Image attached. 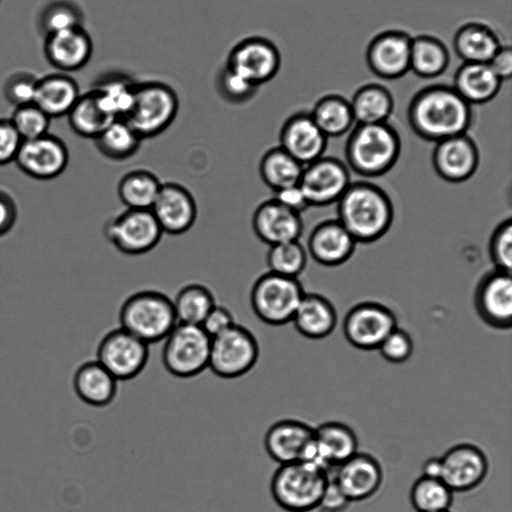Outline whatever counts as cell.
Here are the masks:
<instances>
[{
	"label": "cell",
	"mask_w": 512,
	"mask_h": 512,
	"mask_svg": "<svg viewBox=\"0 0 512 512\" xmlns=\"http://www.w3.org/2000/svg\"><path fill=\"white\" fill-rule=\"evenodd\" d=\"M150 210L163 233L170 235H181L190 230L198 213L191 192L176 182L162 183Z\"/></svg>",
	"instance_id": "obj_19"
},
{
	"label": "cell",
	"mask_w": 512,
	"mask_h": 512,
	"mask_svg": "<svg viewBox=\"0 0 512 512\" xmlns=\"http://www.w3.org/2000/svg\"><path fill=\"white\" fill-rule=\"evenodd\" d=\"M440 512H450V511H449V510H447V511H440Z\"/></svg>",
	"instance_id": "obj_57"
},
{
	"label": "cell",
	"mask_w": 512,
	"mask_h": 512,
	"mask_svg": "<svg viewBox=\"0 0 512 512\" xmlns=\"http://www.w3.org/2000/svg\"><path fill=\"white\" fill-rule=\"evenodd\" d=\"M329 472L308 461L279 465L271 477V496L287 512H310L318 508Z\"/></svg>",
	"instance_id": "obj_4"
},
{
	"label": "cell",
	"mask_w": 512,
	"mask_h": 512,
	"mask_svg": "<svg viewBox=\"0 0 512 512\" xmlns=\"http://www.w3.org/2000/svg\"><path fill=\"white\" fill-rule=\"evenodd\" d=\"M356 243L337 219L328 220L312 230L308 239V250L318 263L324 266H337L350 258Z\"/></svg>",
	"instance_id": "obj_26"
},
{
	"label": "cell",
	"mask_w": 512,
	"mask_h": 512,
	"mask_svg": "<svg viewBox=\"0 0 512 512\" xmlns=\"http://www.w3.org/2000/svg\"><path fill=\"white\" fill-rule=\"evenodd\" d=\"M310 115L327 138L342 136L355 122L350 103L335 95L320 99Z\"/></svg>",
	"instance_id": "obj_38"
},
{
	"label": "cell",
	"mask_w": 512,
	"mask_h": 512,
	"mask_svg": "<svg viewBox=\"0 0 512 512\" xmlns=\"http://www.w3.org/2000/svg\"><path fill=\"white\" fill-rule=\"evenodd\" d=\"M103 233L118 251L132 256L154 249L163 235L151 210L129 208L110 217Z\"/></svg>",
	"instance_id": "obj_10"
},
{
	"label": "cell",
	"mask_w": 512,
	"mask_h": 512,
	"mask_svg": "<svg viewBox=\"0 0 512 512\" xmlns=\"http://www.w3.org/2000/svg\"><path fill=\"white\" fill-rule=\"evenodd\" d=\"M410 501L417 512L447 511L453 501V492L441 479L422 475L411 487Z\"/></svg>",
	"instance_id": "obj_42"
},
{
	"label": "cell",
	"mask_w": 512,
	"mask_h": 512,
	"mask_svg": "<svg viewBox=\"0 0 512 512\" xmlns=\"http://www.w3.org/2000/svg\"><path fill=\"white\" fill-rule=\"evenodd\" d=\"M449 55L437 39L421 36L411 41L410 68L419 76L432 78L444 72Z\"/></svg>",
	"instance_id": "obj_41"
},
{
	"label": "cell",
	"mask_w": 512,
	"mask_h": 512,
	"mask_svg": "<svg viewBox=\"0 0 512 512\" xmlns=\"http://www.w3.org/2000/svg\"><path fill=\"white\" fill-rule=\"evenodd\" d=\"M14 162L31 178L51 180L67 168L69 151L61 138L48 132L37 138L22 141Z\"/></svg>",
	"instance_id": "obj_16"
},
{
	"label": "cell",
	"mask_w": 512,
	"mask_h": 512,
	"mask_svg": "<svg viewBox=\"0 0 512 512\" xmlns=\"http://www.w3.org/2000/svg\"><path fill=\"white\" fill-rule=\"evenodd\" d=\"M454 48L466 63H489L501 45L488 27L468 24L456 33Z\"/></svg>",
	"instance_id": "obj_32"
},
{
	"label": "cell",
	"mask_w": 512,
	"mask_h": 512,
	"mask_svg": "<svg viewBox=\"0 0 512 512\" xmlns=\"http://www.w3.org/2000/svg\"><path fill=\"white\" fill-rule=\"evenodd\" d=\"M135 84L125 75L110 74L98 80L90 91L109 116L124 119L133 104Z\"/></svg>",
	"instance_id": "obj_33"
},
{
	"label": "cell",
	"mask_w": 512,
	"mask_h": 512,
	"mask_svg": "<svg viewBox=\"0 0 512 512\" xmlns=\"http://www.w3.org/2000/svg\"><path fill=\"white\" fill-rule=\"evenodd\" d=\"M337 220L356 242L370 243L382 237L393 221V205L377 185L354 182L337 201Z\"/></svg>",
	"instance_id": "obj_2"
},
{
	"label": "cell",
	"mask_w": 512,
	"mask_h": 512,
	"mask_svg": "<svg viewBox=\"0 0 512 512\" xmlns=\"http://www.w3.org/2000/svg\"><path fill=\"white\" fill-rule=\"evenodd\" d=\"M234 324L236 322L231 311L225 306L215 304L200 326L213 338L228 330Z\"/></svg>",
	"instance_id": "obj_51"
},
{
	"label": "cell",
	"mask_w": 512,
	"mask_h": 512,
	"mask_svg": "<svg viewBox=\"0 0 512 512\" xmlns=\"http://www.w3.org/2000/svg\"><path fill=\"white\" fill-rule=\"evenodd\" d=\"M216 84L221 97L232 104H242L249 101L255 96L259 88L226 65L219 72Z\"/></svg>",
	"instance_id": "obj_46"
},
{
	"label": "cell",
	"mask_w": 512,
	"mask_h": 512,
	"mask_svg": "<svg viewBox=\"0 0 512 512\" xmlns=\"http://www.w3.org/2000/svg\"><path fill=\"white\" fill-rule=\"evenodd\" d=\"M411 41L401 32H385L375 38L368 49V63L375 74L397 78L410 69Z\"/></svg>",
	"instance_id": "obj_25"
},
{
	"label": "cell",
	"mask_w": 512,
	"mask_h": 512,
	"mask_svg": "<svg viewBox=\"0 0 512 512\" xmlns=\"http://www.w3.org/2000/svg\"><path fill=\"white\" fill-rule=\"evenodd\" d=\"M440 479L454 492H468L478 487L489 471L485 453L476 445L460 443L441 457Z\"/></svg>",
	"instance_id": "obj_17"
},
{
	"label": "cell",
	"mask_w": 512,
	"mask_h": 512,
	"mask_svg": "<svg viewBox=\"0 0 512 512\" xmlns=\"http://www.w3.org/2000/svg\"><path fill=\"white\" fill-rule=\"evenodd\" d=\"M178 323L201 325L216 304L212 292L202 284H188L172 300Z\"/></svg>",
	"instance_id": "obj_40"
},
{
	"label": "cell",
	"mask_w": 512,
	"mask_h": 512,
	"mask_svg": "<svg viewBox=\"0 0 512 512\" xmlns=\"http://www.w3.org/2000/svg\"><path fill=\"white\" fill-rule=\"evenodd\" d=\"M9 119L23 141L48 133L51 120L35 103L15 107Z\"/></svg>",
	"instance_id": "obj_45"
},
{
	"label": "cell",
	"mask_w": 512,
	"mask_h": 512,
	"mask_svg": "<svg viewBox=\"0 0 512 512\" xmlns=\"http://www.w3.org/2000/svg\"><path fill=\"white\" fill-rule=\"evenodd\" d=\"M304 294L298 278L268 272L254 282L250 305L259 320L281 326L292 321Z\"/></svg>",
	"instance_id": "obj_7"
},
{
	"label": "cell",
	"mask_w": 512,
	"mask_h": 512,
	"mask_svg": "<svg viewBox=\"0 0 512 512\" xmlns=\"http://www.w3.org/2000/svg\"><path fill=\"white\" fill-rule=\"evenodd\" d=\"M441 462L440 457H431L422 465V475L430 478L440 479Z\"/></svg>",
	"instance_id": "obj_56"
},
{
	"label": "cell",
	"mask_w": 512,
	"mask_h": 512,
	"mask_svg": "<svg viewBox=\"0 0 512 512\" xmlns=\"http://www.w3.org/2000/svg\"><path fill=\"white\" fill-rule=\"evenodd\" d=\"M22 139L9 118H0V166L14 162Z\"/></svg>",
	"instance_id": "obj_50"
},
{
	"label": "cell",
	"mask_w": 512,
	"mask_h": 512,
	"mask_svg": "<svg viewBox=\"0 0 512 512\" xmlns=\"http://www.w3.org/2000/svg\"><path fill=\"white\" fill-rule=\"evenodd\" d=\"M148 359L149 344L121 327L108 332L97 349V361L118 381L137 377Z\"/></svg>",
	"instance_id": "obj_11"
},
{
	"label": "cell",
	"mask_w": 512,
	"mask_h": 512,
	"mask_svg": "<svg viewBox=\"0 0 512 512\" xmlns=\"http://www.w3.org/2000/svg\"><path fill=\"white\" fill-rule=\"evenodd\" d=\"M378 350L386 361L400 364L411 357L413 341L405 330L396 327L382 341Z\"/></svg>",
	"instance_id": "obj_49"
},
{
	"label": "cell",
	"mask_w": 512,
	"mask_h": 512,
	"mask_svg": "<svg viewBox=\"0 0 512 512\" xmlns=\"http://www.w3.org/2000/svg\"><path fill=\"white\" fill-rule=\"evenodd\" d=\"M400 149L397 132L386 122L357 124L346 143V160L357 174L376 177L394 166Z\"/></svg>",
	"instance_id": "obj_3"
},
{
	"label": "cell",
	"mask_w": 512,
	"mask_h": 512,
	"mask_svg": "<svg viewBox=\"0 0 512 512\" xmlns=\"http://www.w3.org/2000/svg\"><path fill=\"white\" fill-rule=\"evenodd\" d=\"M304 337L313 340L329 336L337 323V312L324 296L305 293L291 321Z\"/></svg>",
	"instance_id": "obj_28"
},
{
	"label": "cell",
	"mask_w": 512,
	"mask_h": 512,
	"mask_svg": "<svg viewBox=\"0 0 512 512\" xmlns=\"http://www.w3.org/2000/svg\"><path fill=\"white\" fill-rule=\"evenodd\" d=\"M38 78L26 72L11 74L4 82L3 95L12 106L34 103Z\"/></svg>",
	"instance_id": "obj_47"
},
{
	"label": "cell",
	"mask_w": 512,
	"mask_h": 512,
	"mask_svg": "<svg viewBox=\"0 0 512 512\" xmlns=\"http://www.w3.org/2000/svg\"><path fill=\"white\" fill-rule=\"evenodd\" d=\"M317 464L330 471L358 452L355 432L346 424L327 421L314 428Z\"/></svg>",
	"instance_id": "obj_27"
},
{
	"label": "cell",
	"mask_w": 512,
	"mask_h": 512,
	"mask_svg": "<svg viewBox=\"0 0 512 512\" xmlns=\"http://www.w3.org/2000/svg\"><path fill=\"white\" fill-rule=\"evenodd\" d=\"M397 327L395 314L377 302L354 305L343 320V334L355 348L365 351L378 349L386 336Z\"/></svg>",
	"instance_id": "obj_12"
},
{
	"label": "cell",
	"mask_w": 512,
	"mask_h": 512,
	"mask_svg": "<svg viewBox=\"0 0 512 512\" xmlns=\"http://www.w3.org/2000/svg\"><path fill=\"white\" fill-rule=\"evenodd\" d=\"M255 235L269 246L299 240L303 222L301 215L275 199H269L257 206L252 215Z\"/></svg>",
	"instance_id": "obj_24"
},
{
	"label": "cell",
	"mask_w": 512,
	"mask_h": 512,
	"mask_svg": "<svg viewBox=\"0 0 512 512\" xmlns=\"http://www.w3.org/2000/svg\"><path fill=\"white\" fill-rule=\"evenodd\" d=\"M501 79L488 63H465L456 73L454 89L470 105L496 96Z\"/></svg>",
	"instance_id": "obj_31"
},
{
	"label": "cell",
	"mask_w": 512,
	"mask_h": 512,
	"mask_svg": "<svg viewBox=\"0 0 512 512\" xmlns=\"http://www.w3.org/2000/svg\"><path fill=\"white\" fill-rule=\"evenodd\" d=\"M490 257L495 269L511 272L512 266V222L503 221L493 232L490 240Z\"/></svg>",
	"instance_id": "obj_48"
},
{
	"label": "cell",
	"mask_w": 512,
	"mask_h": 512,
	"mask_svg": "<svg viewBox=\"0 0 512 512\" xmlns=\"http://www.w3.org/2000/svg\"><path fill=\"white\" fill-rule=\"evenodd\" d=\"M327 139L310 113L299 112L284 122L279 146L305 166L323 156Z\"/></svg>",
	"instance_id": "obj_21"
},
{
	"label": "cell",
	"mask_w": 512,
	"mask_h": 512,
	"mask_svg": "<svg viewBox=\"0 0 512 512\" xmlns=\"http://www.w3.org/2000/svg\"><path fill=\"white\" fill-rule=\"evenodd\" d=\"M179 99L169 85L162 82L135 84L132 107L124 118L144 140L164 132L175 120Z\"/></svg>",
	"instance_id": "obj_6"
},
{
	"label": "cell",
	"mask_w": 512,
	"mask_h": 512,
	"mask_svg": "<svg viewBox=\"0 0 512 512\" xmlns=\"http://www.w3.org/2000/svg\"><path fill=\"white\" fill-rule=\"evenodd\" d=\"M71 129L83 138L94 139L114 119L99 105L92 91L81 94L67 114Z\"/></svg>",
	"instance_id": "obj_39"
},
{
	"label": "cell",
	"mask_w": 512,
	"mask_h": 512,
	"mask_svg": "<svg viewBox=\"0 0 512 512\" xmlns=\"http://www.w3.org/2000/svg\"><path fill=\"white\" fill-rule=\"evenodd\" d=\"M330 476L350 502L363 501L373 496L381 487L383 471L372 455L357 452L333 468Z\"/></svg>",
	"instance_id": "obj_20"
},
{
	"label": "cell",
	"mask_w": 512,
	"mask_h": 512,
	"mask_svg": "<svg viewBox=\"0 0 512 512\" xmlns=\"http://www.w3.org/2000/svg\"><path fill=\"white\" fill-rule=\"evenodd\" d=\"M432 162L442 179L459 183L466 181L475 173L479 153L474 141L467 134H461L437 142Z\"/></svg>",
	"instance_id": "obj_22"
},
{
	"label": "cell",
	"mask_w": 512,
	"mask_h": 512,
	"mask_svg": "<svg viewBox=\"0 0 512 512\" xmlns=\"http://www.w3.org/2000/svg\"><path fill=\"white\" fill-rule=\"evenodd\" d=\"M162 363L177 378H192L208 368L211 337L200 325L177 323L163 340Z\"/></svg>",
	"instance_id": "obj_8"
},
{
	"label": "cell",
	"mask_w": 512,
	"mask_h": 512,
	"mask_svg": "<svg viewBox=\"0 0 512 512\" xmlns=\"http://www.w3.org/2000/svg\"><path fill=\"white\" fill-rule=\"evenodd\" d=\"M273 199L283 206L301 214L307 207L308 202L299 184L288 186L274 191Z\"/></svg>",
	"instance_id": "obj_54"
},
{
	"label": "cell",
	"mask_w": 512,
	"mask_h": 512,
	"mask_svg": "<svg viewBox=\"0 0 512 512\" xmlns=\"http://www.w3.org/2000/svg\"><path fill=\"white\" fill-rule=\"evenodd\" d=\"M280 64L276 45L264 37L252 36L232 48L226 66L259 87L274 78Z\"/></svg>",
	"instance_id": "obj_15"
},
{
	"label": "cell",
	"mask_w": 512,
	"mask_h": 512,
	"mask_svg": "<svg viewBox=\"0 0 512 512\" xmlns=\"http://www.w3.org/2000/svg\"><path fill=\"white\" fill-rule=\"evenodd\" d=\"M119 322L147 344L163 341L178 323L172 299L154 290L130 295L120 307Z\"/></svg>",
	"instance_id": "obj_5"
},
{
	"label": "cell",
	"mask_w": 512,
	"mask_h": 512,
	"mask_svg": "<svg viewBox=\"0 0 512 512\" xmlns=\"http://www.w3.org/2000/svg\"><path fill=\"white\" fill-rule=\"evenodd\" d=\"M95 147L104 157L123 161L132 157L143 139L124 119H114L94 139Z\"/></svg>",
	"instance_id": "obj_35"
},
{
	"label": "cell",
	"mask_w": 512,
	"mask_h": 512,
	"mask_svg": "<svg viewBox=\"0 0 512 512\" xmlns=\"http://www.w3.org/2000/svg\"><path fill=\"white\" fill-rule=\"evenodd\" d=\"M259 355L255 335L248 328L234 324L211 338L208 368L220 378L235 379L251 371Z\"/></svg>",
	"instance_id": "obj_9"
},
{
	"label": "cell",
	"mask_w": 512,
	"mask_h": 512,
	"mask_svg": "<svg viewBox=\"0 0 512 512\" xmlns=\"http://www.w3.org/2000/svg\"><path fill=\"white\" fill-rule=\"evenodd\" d=\"M264 448L279 465L297 461L317 464L314 428L299 420L282 419L273 423L265 433Z\"/></svg>",
	"instance_id": "obj_13"
},
{
	"label": "cell",
	"mask_w": 512,
	"mask_h": 512,
	"mask_svg": "<svg viewBox=\"0 0 512 512\" xmlns=\"http://www.w3.org/2000/svg\"><path fill=\"white\" fill-rule=\"evenodd\" d=\"M118 380L97 360L83 364L74 377V388L85 403L103 407L117 394Z\"/></svg>",
	"instance_id": "obj_30"
},
{
	"label": "cell",
	"mask_w": 512,
	"mask_h": 512,
	"mask_svg": "<svg viewBox=\"0 0 512 512\" xmlns=\"http://www.w3.org/2000/svg\"><path fill=\"white\" fill-rule=\"evenodd\" d=\"M488 64L501 80L510 78L512 73L511 49L501 46Z\"/></svg>",
	"instance_id": "obj_55"
},
{
	"label": "cell",
	"mask_w": 512,
	"mask_h": 512,
	"mask_svg": "<svg viewBox=\"0 0 512 512\" xmlns=\"http://www.w3.org/2000/svg\"><path fill=\"white\" fill-rule=\"evenodd\" d=\"M349 103L357 124L385 123L393 108L390 93L379 85L360 88Z\"/></svg>",
	"instance_id": "obj_37"
},
{
	"label": "cell",
	"mask_w": 512,
	"mask_h": 512,
	"mask_svg": "<svg viewBox=\"0 0 512 512\" xmlns=\"http://www.w3.org/2000/svg\"><path fill=\"white\" fill-rule=\"evenodd\" d=\"M18 217V207L13 195L0 187V237L8 234Z\"/></svg>",
	"instance_id": "obj_53"
},
{
	"label": "cell",
	"mask_w": 512,
	"mask_h": 512,
	"mask_svg": "<svg viewBox=\"0 0 512 512\" xmlns=\"http://www.w3.org/2000/svg\"><path fill=\"white\" fill-rule=\"evenodd\" d=\"M478 316L488 326L509 330L512 326V278L511 272L495 269L487 273L474 295Z\"/></svg>",
	"instance_id": "obj_18"
},
{
	"label": "cell",
	"mask_w": 512,
	"mask_h": 512,
	"mask_svg": "<svg viewBox=\"0 0 512 512\" xmlns=\"http://www.w3.org/2000/svg\"><path fill=\"white\" fill-rule=\"evenodd\" d=\"M298 184L309 206H325L337 203L351 181L343 162L322 156L304 166Z\"/></svg>",
	"instance_id": "obj_14"
},
{
	"label": "cell",
	"mask_w": 512,
	"mask_h": 512,
	"mask_svg": "<svg viewBox=\"0 0 512 512\" xmlns=\"http://www.w3.org/2000/svg\"><path fill=\"white\" fill-rule=\"evenodd\" d=\"M350 503L329 473V480L320 498L318 508L324 512H342Z\"/></svg>",
	"instance_id": "obj_52"
},
{
	"label": "cell",
	"mask_w": 512,
	"mask_h": 512,
	"mask_svg": "<svg viewBox=\"0 0 512 512\" xmlns=\"http://www.w3.org/2000/svg\"><path fill=\"white\" fill-rule=\"evenodd\" d=\"M304 166L279 145L267 150L259 162V174L274 191L299 183Z\"/></svg>",
	"instance_id": "obj_36"
},
{
	"label": "cell",
	"mask_w": 512,
	"mask_h": 512,
	"mask_svg": "<svg viewBox=\"0 0 512 512\" xmlns=\"http://www.w3.org/2000/svg\"><path fill=\"white\" fill-rule=\"evenodd\" d=\"M269 272L298 278L307 263V253L299 240L269 246L266 257Z\"/></svg>",
	"instance_id": "obj_43"
},
{
	"label": "cell",
	"mask_w": 512,
	"mask_h": 512,
	"mask_svg": "<svg viewBox=\"0 0 512 512\" xmlns=\"http://www.w3.org/2000/svg\"><path fill=\"white\" fill-rule=\"evenodd\" d=\"M408 118L417 135L437 143L466 134L472 122V110L454 88L433 86L413 98Z\"/></svg>",
	"instance_id": "obj_1"
},
{
	"label": "cell",
	"mask_w": 512,
	"mask_h": 512,
	"mask_svg": "<svg viewBox=\"0 0 512 512\" xmlns=\"http://www.w3.org/2000/svg\"><path fill=\"white\" fill-rule=\"evenodd\" d=\"M162 182L151 171L134 169L119 180L117 194L122 204L129 209H151Z\"/></svg>",
	"instance_id": "obj_34"
},
{
	"label": "cell",
	"mask_w": 512,
	"mask_h": 512,
	"mask_svg": "<svg viewBox=\"0 0 512 512\" xmlns=\"http://www.w3.org/2000/svg\"><path fill=\"white\" fill-rule=\"evenodd\" d=\"M83 14L80 8L67 0L48 3L38 17V28L44 36L82 26Z\"/></svg>",
	"instance_id": "obj_44"
},
{
	"label": "cell",
	"mask_w": 512,
	"mask_h": 512,
	"mask_svg": "<svg viewBox=\"0 0 512 512\" xmlns=\"http://www.w3.org/2000/svg\"><path fill=\"white\" fill-rule=\"evenodd\" d=\"M81 92L74 78L53 73L38 78L34 103L50 118L67 116Z\"/></svg>",
	"instance_id": "obj_29"
},
{
	"label": "cell",
	"mask_w": 512,
	"mask_h": 512,
	"mask_svg": "<svg viewBox=\"0 0 512 512\" xmlns=\"http://www.w3.org/2000/svg\"><path fill=\"white\" fill-rule=\"evenodd\" d=\"M43 51L48 63L61 72L83 68L93 53V43L83 26L44 36Z\"/></svg>",
	"instance_id": "obj_23"
}]
</instances>
